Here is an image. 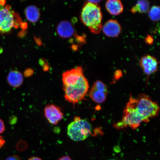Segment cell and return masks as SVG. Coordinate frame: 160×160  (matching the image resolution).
I'll return each instance as SVG.
<instances>
[{
  "label": "cell",
  "instance_id": "obj_1",
  "mask_svg": "<svg viewBox=\"0 0 160 160\" xmlns=\"http://www.w3.org/2000/svg\"><path fill=\"white\" fill-rule=\"evenodd\" d=\"M62 79L66 101L73 105L82 101L89 89L82 68L78 66L65 72Z\"/></svg>",
  "mask_w": 160,
  "mask_h": 160
},
{
  "label": "cell",
  "instance_id": "obj_2",
  "mask_svg": "<svg viewBox=\"0 0 160 160\" xmlns=\"http://www.w3.org/2000/svg\"><path fill=\"white\" fill-rule=\"evenodd\" d=\"M102 13L98 4L87 2L84 5L81 14V19L92 33L98 34L102 30Z\"/></svg>",
  "mask_w": 160,
  "mask_h": 160
},
{
  "label": "cell",
  "instance_id": "obj_3",
  "mask_svg": "<svg viewBox=\"0 0 160 160\" xmlns=\"http://www.w3.org/2000/svg\"><path fill=\"white\" fill-rule=\"evenodd\" d=\"M138 112L143 120L148 123L150 119L158 115L160 108L157 102L154 101L149 96L142 93L137 98H130Z\"/></svg>",
  "mask_w": 160,
  "mask_h": 160
},
{
  "label": "cell",
  "instance_id": "obj_4",
  "mask_svg": "<svg viewBox=\"0 0 160 160\" xmlns=\"http://www.w3.org/2000/svg\"><path fill=\"white\" fill-rule=\"evenodd\" d=\"M92 126L88 122L76 117L67 128V134L70 139L76 142L84 141L91 133Z\"/></svg>",
  "mask_w": 160,
  "mask_h": 160
},
{
  "label": "cell",
  "instance_id": "obj_5",
  "mask_svg": "<svg viewBox=\"0 0 160 160\" xmlns=\"http://www.w3.org/2000/svg\"><path fill=\"white\" fill-rule=\"evenodd\" d=\"M143 120L136 110L131 100L129 99L123 111L121 121L114 125L115 128L121 129L129 127L135 129L139 127Z\"/></svg>",
  "mask_w": 160,
  "mask_h": 160
},
{
  "label": "cell",
  "instance_id": "obj_6",
  "mask_svg": "<svg viewBox=\"0 0 160 160\" xmlns=\"http://www.w3.org/2000/svg\"><path fill=\"white\" fill-rule=\"evenodd\" d=\"M16 24L14 12L9 6L0 5V33L9 32Z\"/></svg>",
  "mask_w": 160,
  "mask_h": 160
},
{
  "label": "cell",
  "instance_id": "obj_7",
  "mask_svg": "<svg viewBox=\"0 0 160 160\" xmlns=\"http://www.w3.org/2000/svg\"><path fill=\"white\" fill-rule=\"evenodd\" d=\"M108 93L107 85L102 82L96 81L93 84L89 92L90 98L97 103H102L107 99Z\"/></svg>",
  "mask_w": 160,
  "mask_h": 160
},
{
  "label": "cell",
  "instance_id": "obj_8",
  "mask_svg": "<svg viewBox=\"0 0 160 160\" xmlns=\"http://www.w3.org/2000/svg\"><path fill=\"white\" fill-rule=\"evenodd\" d=\"M46 119L52 125L57 124L63 118V113L60 108L54 104L46 106L44 109Z\"/></svg>",
  "mask_w": 160,
  "mask_h": 160
},
{
  "label": "cell",
  "instance_id": "obj_9",
  "mask_svg": "<svg viewBox=\"0 0 160 160\" xmlns=\"http://www.w3.org/2000/svg\"><path fill=\"white\" fill-rule=\"evenodd\" d=\"M158 63L155 57L148 55L142 57L139 61L140 67L145 74L148 76L152 74L157 71Z\"/></svg>",
  "mask_w": 160,
  "mask_h": 160
},
{
  "label": "cell",
  "instance_id": "obj_10",
  "mask_svg": "<svg viewBox=\"0 0 160 160\" xmlns=\"http://www.w3.org/2000/svg\"><path fill=\"white\" fill-rule=\"evenodd\" d=\"M102 30L107 37L116 38L121 33L122 28L117 20L110 19L102 26Z\"/></svg>",
  "mask_w": 160,
  "mask_h": 160
},
{
  "label": "cell",
  "instance_id": "obj_11",
  "mask_svg": "<svg viewBox=\"0 0 160 160\" xmlns=\"http://www.w3.org/2000/svg\"><path fill=\"white\" fill-rule=\"evenodd\" d=\"M57 31L59 35L64 38H68L74 35L75 30L72 24L67 21H62L58 26Z\"/></svg>",
  "mask_w": 160,
  "mask_h": 160
},
{
  "label": "cell",
  "instance_id": "obj_12",
  "mask_svg": "<svg viewBox=\"0 0 160 160\" xmlns=\"http://www.w3.org/2000/svg\"><path fill=\"white\" fill-rule=\"evenodd\" d=\"M105 7L110 14L115 16L121 14L124 9L123 4L120 0H107Z\"/></svg>",
  "mask_w": 160,
  "mask_h": 160
},
{
  "label": "cell",
  "instance_id": "obj_13",
  "mask_svg": "<svg viewBox=\"0 0 160 160\" xmlns=\"http://www.w3.org/2000/svg\"><path fill=\"white\" fill-rule=\"evenodd\" d=\"M7 81L11 87L19 88L23 83V76L19 71L12 70L9 72L7 76Z\"/></svg>",
  "mask_w": 160,
  "mask_h": 160
},
{
  "label": "cell",
  "instance_id": "obj_14",
  "mask_svg": "<svg viewBox=\"0 0 160 160\" xmlns=\"http://www.w3.org/2000/svg\"><path fill=\"white\" fill-rule=\"evenodd\" d=\"M26 17L29 21L35 23L38 21L40 14L39 10L34 6L28 7L25 11Z\"/></svg>",
  "mask_w": 160,
  "mask_h": 160
},
{
  "label": "cell",
  "instance_id": "obj_15",
  "mask_svg": "<svg viewBox=\"0 0 160 160\" xmlns=\"http://www.w3.org/2000/svg\"><path fill=\"white\" fill-rule=\"evenodd\" d=\"M149 10V2L148 0H139L132 8L131 12L133 13L137 12L144 13L148 12Z\"/></svg>",
  "mask_w": 160,
  "mask_h": 160
},
{
  "label": "cell",
  "instance_id": "obj_16",
  "mask_svg": "<svg viewBox=\"0 0 160 160\" xmlns=\"http://www.w3.org/2000/svg\"><path fill=\"white\" fill-rule=\"evenodd\" d=\"M160 7L159 6H154L149 10L148 16L151 21L158 22L160 19Z\"/></svg>",
  "mask_w": 160,
  "mask_h": 160
},
{
  "label": "cell",
  "instance_id": "obj_17",
  "mask_svg": "<svg viewBox=\"0 0 160 160\" xmlns=\"http://www.w3.org/2000/svg\"><path fill=\"white\" fill-rule=\"evenodd\" d=\"M5 127L4 123L2 120L0 119V134L4 132L5 130Z\"/></svg>",
  "mask_w": 160,
  "mask_h": 160
},
{
  "label": "cell",
  "instance_id": "obj_18",
  "mask_svg": "<svg viewBox=\"0 0 160 160\" xmlns=\"http://www.w3.org/2000/svg\"><path fill=\"white\" fill-rule=\"evenodd\" d=\"M5 160H22L18 156L13 155L9 156L6 158Z\"/></svg>",
  "mask_w": 160,
  "mask_h": 160
},
{
  "label": "cell",
  "instance_id": "obj_19",
  "mask_svg": "<svg viewBox=\"0 0 160 160\" xmlns=\"http://www.w3.org/2000/svg\"><path fill=\"white\" fill-rule=\"evenodd\" d=\"M153 38L151 36H148L146 38V42L149 44H151L153 42Z\"/></svg>",
  "mask_w": 160,
  "mask_h": 160
},
{
  "label": "cell",
  "instance_id": "obj_20",
  "mask_svg": "<svg viewBox=\"0 0 160 160\" xmlns=\"http://www.w3.org/2000/svg\"><path fill=\"white\" fill-rule=\"evenodd\" d=\"M5 143V141L3 137L0 136V149L2 147Z\"/></svg>",
  "mask_w": 160,
  "mask_h": 160
},
{
  "label": "cell",
  "instance_id": "obj_21",
  "mask_svg": "<svg viewBox=\"0 0 160 160\" xmlns=\"http://www.w3.org/2000/svg\"><path fill=\"white\" fill-rule=\"evenodd\" d=\"M58 160H73L69 156H64L59 158Z\"/></svg>",
  "mask_w": 160,
  "mask_h": 160
},
{
  "label": "cell",
  "instance_id": "obj_22",
  "mask_svg": "<svg viewBox=\"0 0 160 160\" xmlns=\"http://www.w3.org/2000/svg\"><path fill=\"white\" fill-rule=\"evenodd\" d=\"M88 2L92 3L98 4L102 0H87Z\"/></svg>",
  "mask_w": 160,
  "mask_h": 160
},
{
  "label": "cell",
  "instance_id": "obj_23",
  "mask_svg": "<svg viewBox=\"0 0 160 160\" xmlns=\"http://www.w3.org/2000/svg\"><path fill=\"white\" fill-rule=\"evenodd\" d=\"M28 160H42L41 158L39 157H32L31 158H29Z\"/></svg>",
  "mask_w": 160,
  "mask_h": 160
},
{
  "label": "cell",
  "instance_id": "obj_24",
  "mask_svg": "<svg viewBox=\"0 0 160 160\" xmlns=\"http://www.w3.org/2000/svg\"><path fill=\"white\" fill-rule=\"evenodd\" d=\"M115 160V159H111V160Z\"/></svg>",
  "mask_w": 160,
  "mask_h": 160
}]
</instances>
